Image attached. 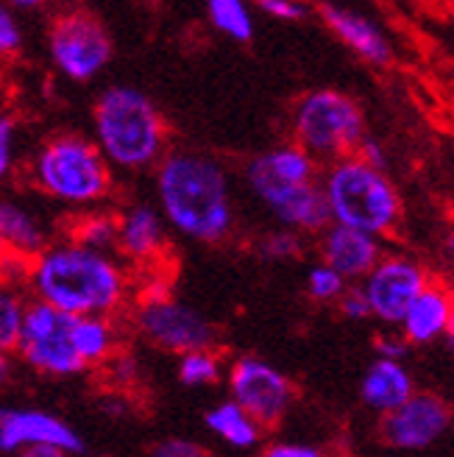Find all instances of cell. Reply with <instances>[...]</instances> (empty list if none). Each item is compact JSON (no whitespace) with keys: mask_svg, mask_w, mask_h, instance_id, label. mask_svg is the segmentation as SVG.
I'll return each instance as SVG.
<instances>
[{"mask_svg":"<svg viewBox=\"0 0 454 457\" xmlns=\"http://www.w3.org/2000/svg\"><path fill=\"white\" fill-rule=\"evenodd\" d=\"M262 457H326L321 449L304 446V444H274L268 446Z\"/></svg>","mask_w":454,"mask_h":457,"instance_id":"cell-37","label":"cell"},{"mask_svg":"<svg viewBox=\"0 0 454 457\" xmlns=\"http://www.w3.org/2000/svg\"><path fill=\"white\" fill-rule=\"evenodd\" d=\"M17 352L42 374L67 377L84 371L73 343V315H64L42 302L26 304Z\"/></svg>","mask_w":454,"mask_h":457,"instance_id":"cell-8","label":"cell"},{"mask_svg":"<svg viewBox=\"0 0 454 457\" xmlns=\"http://www.w3.org/2000/svg\"><path fill=\"white\" fill-rule=\"evenodd\" d=\"M165 220L198 243H218L232 232L235 201L223 165L195 151L168 154L156 170Z\"/></svg>","mask_w":454,"mask_h":457,"instance_id":"cell-2","label":"cell"},{"mask_svg":"<svg viewBox=\"0 0 454 457\" xmlns=\"http://www.w3.org/2000/svg\"><path fill=\"white\" fill-rule=\"evenodd\" d=\"M307 290L315 302H332L340 299L346 293V279L337 277V273L326 265H318L310 270V279H307Z\"/></svg>","mask_w":454,"mask_h":457,"instance_id":"cell-28","label":"cell"},{"mask_svg":"<svg viewBox=\"0 0 454 457\" xmlns=\"http://www.w3.org/2000/svg\"><path fill=\"white\" fill-rule=\"evenodd\" d=\"M321 17L357 56H362L371 64H379V67L391 64L393 48L374 20L362 17L351 9H343V6H321Z\"/></svg>","mask_w":454,"mask_h":457,"instance_id":"cell-17","label":"cell"},{"mask_svg":"<svg viewBox=\"0 0 454 457\" xmlns=\"http://www.w3.org/2000/svg\"><path fill=\"white\" fill-rule=\"evenodd\" d=\"M12 374V362H9V354H0V382H6Z\"/></svg>","mask_w":454,"mask_h":457,"instance_id":"cell-40","label":"cell"},{"mask_svg":"<svg viewBox=\"0 0 454 457\" xmlns=\"http://www.w3.org/2000/svg\"><path fill=\"white\" fill-rule=\"evenodd\" d=\"M260 9L270 17H279V20H299L307 14V9L301 4H290V0H262Z\"/></svg>","mask_w":454,"mask_h":457,"instance_id":"cell-34","label":"cell"},{"mask_svg":"<svg viewBox=\"0 0 454 457\" xmlns=\"http://www.w3.org/2000/svg\"><path fill=\"white\" fill-rule=\"evenodd\" d=\"M0 248L20 260H34L48 248V237H45V228L37 223V218L17 201L6 198H0Z\"/></svg>","mask_w":454,"mask_h":457,"instance_id":"cell-20","label":"cell"},{"mask_svg":"<svg viewBox=\"0 0 454 457\" xmlns=\"http://www.w3.org/2000/svg\"><path fill=\"white\" fill-rule=\"evenodd\" d=\"M454 424L451 407L435 394H413L399 410L382 416V438L396 449H426Z\"/></svg>","mask_w":454,"mask_h":457,"instance_id":"cell-12","label":"cell"},{"mask_svg":"<svg viewBox=\"0 0 454 457\" xmlns=\"http://www.w3.org/2000/svg\"><path fill=\"white\" fill-rule=\"evenodd\" d=\"M22 315H26V304L20 295L9 287H0V354L17 352Z\"/></svg>","mask_w":454,"mask_h":457,"instance_id":"cell-26","label":"cell"},{"mask_svg":"<svg viewBox=\"0 0 454 457\" xmlns=\"http://www.w3.org/2000/svg\"><path fill=\"white\" fill-rule=\"evenodd\" d=\"M324 198L329 218L337 226H349L371 237L388 235L399 223L401 201L391 179L382 170L368 168L357 156L332 162L324 179Z\"/></svg>","mask_w":454,"mask_h":457,"instance_id":"cell-4","label":"cell"},{"mask_svg":"<svg viewBox=\"0 0 454 457\" xmlns=\"http://www.w3.org/2000/svg\"><path fill=\"white\" fill-rule=\"evenodd\" d=\"M20 457H70V452L56 449V446H31V449H22Z\"/></svg>","mask_w":454,"mask_h":457,"instance_id":"cell-38","label":"cell"},{"mask_svg":"<svg viewBox=\"0 0 454 457\" xmlns=\"http://www.w3.org/2000/svg\"><path fill=\"white\" fill-rule=\"evenodd\" d=\"M293 137L296 145L318 159H346L354 156L366 140L362 109L337 89H315L304 96L293 112Z\"/></svg>","mask_w":454,"mask_h":457,"instance_id":"cell-6","label":"cell"},{"mask_svg":"<svg viewBox=\"0 0 454 457\" xmlns=\"http://www.w3.org/2000/svg\"><path fill=\"white\" fill-rule=\"evenodd\" d=\"M29 279L37 302L73 318H109L128 295L123 268L101 251L76 243L45 248L29 262Z\"/></svg>","mask_w":454,"mask_h":457,"instance_id":"cell-1","label":"cell"},{"mask_svg":"<svg viewBox=\"0 0 454 457\" xmlns=\"http://www.w3.org/2000/svg\"><path fill=\"white\" fill-rule=\"evenodd\" d=\"M22 48V31L17 26L14 14L0 6V59H9Z\"/></svg>","mask_w":454,"mask_h":457,"instance_id":"cell-30","label":"cell"},{"mask_svg":"<svg viewBox=\"0 0 454 457\" xmlns=\"http://www.w3.org/2000/svg\"><path fill=\"white\" fill-rule=\"evenodd\" d=\"M34 185L64 204H95L111 187V170L98 145L78 134H56L31 162Z\"/></svg>","mask_w":454,"mask_h":457,"instance_id":"cell-5","label":"cell"},{"mask_svg":"<svg viewBox=\"0 0 454 457\" xmlns=\"http://www.w3.org/2000/svg\"><path fill=\"white\" fill-rule=\"evenodd\" d=\"M168 126L134 87H109L95 104V145L106 165L143 170L165 151Z\"/></svg>","mask_w":454,"mask_h":457,"instance_id":"cell-3","label":"cell"},{"mask_svg":"<svg viewBox=\"0 0 454 457\" xmlns=\"http://www.w3.org/2000/svg\"><path fill=\"white\" fill-rule=\"evenodd\" d=\"M318 176V162L299 145H279L260 154L245 168L248 187L268 185H312Z\"/></svg>","mask_w":454,"mask_h":457,"instance_id":"cell-16","label":"cell"},{"mask_svg":"<svg viewBox=\"0 0 454 457\" xmlns=\"http://www.w3.org/2000/svg\"><path fill=\"white\" fill-rule=\"evenodd\" d=\"M70 243L93 248V251H103L109 245H118V220L109 215H84L70 226Z\"/></svg>","mask_w":454,"mask_h":457,"instance_id":"cell-25","label":"cell"},{"mask_svg":"<svg viewBox=\"0 0 454 457\" xmlns=\"http://www.w3.org/2000/svg\"><path fill=\"white\" fill-rule=\"evenodd\" d=\"M376 352H379V360L401 362L407 354V340L393 337V335H382V337H376Z\"/></svg>","mask_w":454,"mask_h":457,"instance_id":"cell-35","label":"cell"},{"mask_svg":"<svg viewBox=\"0 0 454 457\" xmlns=\"http://www.w3.org/2000/svg\"><path fill=\"white\" fill-rule=\"evenodd\" d=\"M48 45L54 64L73 81L95 79L111 59V39L106 26L93 12L84 9L62 12L54 17Z\"/></svg>","mask_w":454,"mask_h":457,"instance_id":"cell-7","label":"cell"},{"mask_svg":"<svg viewBox=\"0 0 454 457\" xmlns=\"http://www.w3.org/2000/svg\"><path fill=\"white\" fill-rule=\"evenodd\" d=\"M424 287H426V277L413 260L384 257L366 277L362 293L368 299L371 315H376L379 321L391 327H401L407 310L413 307Z\"/></svg>","mask_w":454,"mask_h":457,"instance_id":"cell-11","label":"cell"},{"mask_svg":"<svg viewBox=\"0 0 454 457\" xmlns=\"http://www.w3.org/2000/svg\"><path fill=\"white\" fill-rule=\"evenodd\" d=\"M354 156L359 159V162H366L368 168H374V170H384V165H388V156H384L382 145L374 143V140H362L359 148L354 151Z\"/></svg>","mask_w":454,"mask_h":457,"instance_id":"cell-36","label":"cell"},{"mask_svg":"<svg viewBox=\"0 0 454 457\" xmlns=\"http://www.w3.org/2000/svg\"><path fill=\"white\" fill-rule=\"evenodd\" d=\"M134 324H137L140 335L151 340L153 346L176 352L181 357L190 352H210V346L215 343V327L207 318L165 293L145 295L137 304Z\"/></svg>","mask_w":454,"mask_h":457,"instance_id":"cell-9","label":"cell"},{"mask_svg":"<svg viewBox=\"0 0 454 457\" xmlns=\"http://www.w3.org/2000/svg\"><path fill=\"white\" fill-rule=\"evenodd\" d=\"M340 310H343V315H349L351 321H362V318L371 315V307H368V299H366V293H362V287H351L340 295Z\"/></svg>","mask_w":454,"mask_h":457,"instance_id":"cell-33","label":"cell"},{"mask_svg":"<svg viewBox=\"0 0 454 457\" xmlns=\"http://www.w3.org/2000/svg\"><path fill=\"white\" fill-rule=\"evenodd\" d=\"M446 337H449V349H451V354H454V310H451V315H449V324H446V332H443Z\"/></svg>","mask_w":454,"mask_h":457,"instance_id":"cell-41","label":"cell"},{"mask_svg":"<svg viewBox=\"0 0 454 457\" xmlns=\"http://www.w3.org/2000/svg\"><path fill=\"white\" fill-rule=\"evenodd\" d=\"M449 245H451V251H454V237H451V240H449Z\"/></svg>","mask_w":454,"mask_h":457,"instance_id":"cell-42","label":"cell"},{"mask_svg":"<svg viewBox=\"0 0 454 457\" xmlns=\"http://www.w3.org/2000/svg\"><path fill=\"white\" fill-rule=\"evenodd\" d=\"M220 377V362L212 352H190L178 362V379L185 385H212Z\"/></svg>","mask_w":454,"mask_h":457,"instance_id":"cell-27","label":"cell"},{"mask_svg":"<svg viewBox=\"0 0 454 457\" xmlns=\"http://www.w3.org/2000/svg\"><path fill=\"white\" fill-rule=\"evenodd\" d=\"M73 343L76 352L87 365H98L106 362L109 357H115V324L111 318H101V315H87V318H73Z\"/></svg>","mask_w":454,"mask_h":457,"instance_id":"cell-22","label":"cell"},{"mask_svg":"<svg viewBox=\"0 0 454 457\" xmlns=\"http://www.w3.org/2000/svg\"><path fill=\"white\" fill-rule=\"evenodd\" d=\"M31 446H56L64 452H81L84 444L73 427L39 410H0V449L17 452Z\"/></svg>","mask_w":454,"mask_h":457,"instance_id":"cell-13","label":"cell"},{"mask_svg":"<svg viewBox=\"0 0 454 457\" xmlns=\"http://www.w3.org/2000/svg\"><path fill=\"white\" fill-rule=\"evenodd\" d=\"M301 251V240L293 232H274L262 240V257L268 260H293L299 257Z\"/></svg>","mask_w":454,"mask_h":457,"instance_id":"cell-29","label":"cell"},{"mask_svg":"<svg viewBox=\"0 0 454 457\" xmlns=\"http://www.w3.org/2000/svg\"><path fill=\"white\" fill-rule=\"evenodd\" d=\"M6 277H9V254L6 251H0V287H4Z\"/></svg>","mask_w":454,"mask_h":457,"instance_id":"cell-39","label":"cell"},{"mask_svg":"<svg viewBox=\"0 0 454 457\" xmlns=\"http://www.w3.org/2000/svg\"><path fill=\"white\" fill-rule=\"evenodd\" d=\"M14 134L17 123L9 114H0V181H4L14 165Z\"/></svg>","mask_w":454,"mask_h":457,"instance_id":"cell-31","label":"cell"},{"mask_svg":"<svg viewBox=\"0 0 454 457\" xmlns=\"http://www.w3.org/2000/svg\"><path fill=\"white\" fill-rule=\"evenodd\" d=\"M207 427L215 432V436H220L226 444H232L237 449L254 446L260 441V436H262V429L252 419H248L235 402L215 404L207 413Z\"/></svg>","mask_w":454,"mask_h":457,"instance_id":"cell-23","label":"cell"},{"mask_svg":"<svg viewBox=\"0 0 454 457\" xmlns=\"http://www.w3.org/2000/svg\"><path fill=\"white\" fill-rule=\"evenodd\" d=\"M359 394H362V402H366L371 410L388 416L393 410H399L416 391H413V379L404 371L401 362L376 360L368 369V374L362 377Z\"/></svg>","mask_w":454,"mask_h":457,"instance_id":"cell-19","label":"cell"},{"mask_svg":"<svg viewBox=\"0 0 454 457\" xmlns=\"http://www.w3.org/2000/svg\"><path fill=\"white\" fill-rule=\"evenodd\" d=\"M454 304L449 295L441 287H424V293L413 302V307L407 310L404 321H401V337L407 343H429L438 335L446 332L449 315H451Z\"/></svg>","mask_w":454,"mask_h":457,"instance_id":"cell-21","label":"cell"},{"mask_svg":"<svg viewBox=\"0 0 454 457\" xmlns=\"http://www.w3.org/2000/svg\"><path fill=\"white\" fill-rule=\"evenodd\" d=\"M118 248L134 262H156L165 251V223L156 210L137 204L118 220Z\"/></svg>","mask_w":454,"mask_h":457,"instance_id":"cell-18","label":"cell"},{"mask_svg":"<svg viewBox=\"0 0 454 457\" xmlns=\"http://www.w3.org/2000/svg\"><path fill=\"white\" fill-rule=\"evenodd\" d=\"M254 195L290 228L321 232L332 223L324 190L318 181H312V185H268L257 187Z\"/></svg>","mask_w":454,"mask_h":457,"instance_id":"cell-14","label":"cell"},{"mask_svg":"<svg viewBox=\"0 0 454 457\" xmlns=\"http://www.w3.org/2000/svg\"><path fill=\"white\" fill-rule=\"evenodd\" d=\"M151 457H210V452L185 438H165L151 449Z\"/></svg>","mask_w":454,"mask_h":457,"instance_id":"cell-32","label":"cell"},{"mask_svg":"<svg viewBox=\"0 0 454 457\" xmlns=\"http://www.w3.org/2000/svg\"><path fill=\"white\" fill-rule=\"evenodd\" d=\"M0 251H4V248H0Z\"/></svg>","mask_w":454,"mask_h":457,"instance_id":"cell-43","label":"cell"},{"mask_svg":"<svg viewBox=\"0 0 454 457\" xmlns=\"http://www.w3.org/2000/svg\"><path fill=\"white\" fill-rule=\"evenodd\" d=\"M210 20L218 31H223L226 37H232L237 42H248L254 37V20L252 12L245 9V4L240 0H210Z\"/></svg>","mask_w":454,"mask_h":457,"instance_id":"cell-24","label":"cell"},{"mask_svg":"<svg viewBox=\"0 0 454 457\" xmlns=\"http://www.w3.org/2000/svg\"><path fill=\"white\" fill-rule=\"evenodd\" d=\"M321 251H324V265L332 268L337 277H343V279L368 277L376 268V262L382 260V248L376 237L357 232V228H349V226H337V223L326 226Z\"/></svg>","mask_w":454,"mask_h":457,"instance_id":"cell-15","label":"cell"},{"mask_svg":"<svg viewBox=\"0 0 454 457\" xmlns=\"http://www.w3.org/2000/svg\"><path fill=\"white\" fill-rule=\"evenodd\" d=\"M232 402L252 419L260 429L282 421L293 402L290 379L274 365L257 357H240L229 374Z\"/></svg>","mask_w":454,"mask_h":457,"instance_id":"cell-10","label":"cell"}]
</instances>
